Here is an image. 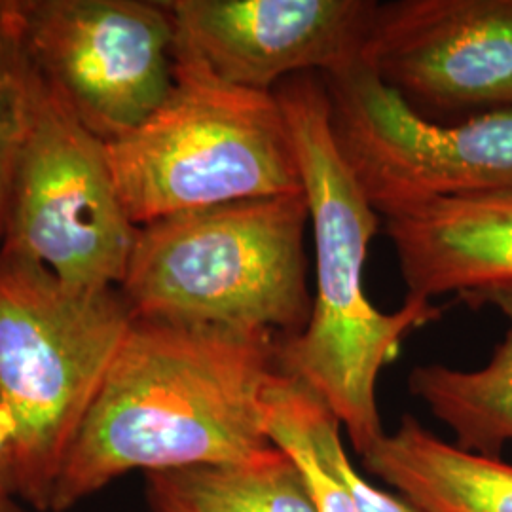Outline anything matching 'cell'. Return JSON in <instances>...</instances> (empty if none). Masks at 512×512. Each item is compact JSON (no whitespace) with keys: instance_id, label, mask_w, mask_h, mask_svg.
<instances>
[{"instance_id":"14","label":"cell","mask_w":512,"mask_h":512,"mask_svg":"<svg viewBox=\"0 0 512 512\" xmlns=\"http://www.w3.org/2000/svg\"><path fill=\"white\" fill-rule=\"evenodd\" d=\"M147 476L152 512H319L308 476L281 448L253 461Z\"/></svg>"},{"instance_id":"6","label":"cell","mask_w":512,"mask_h":512,"mask_svg":"<svg viewBox=\"0 0 512 512\" xmlns=\"http://www.w3.org/2000/svg\"><path fill=\"white\" fill-rule=\"evenodd\" d=\"M135 236L107 145L42 82L10 184L0 256L42 266L78 289H120Z\"/></svg>"},{"instance_id":"11","label":"cell","mask_w":512,"mask_h":512,"mask_svg":"<svg viewBox=\"0 0 512 512\" xmlns=\"http://www.w3.org/2000/svg\"><path fill=\"white\" fill-rule=\"evenodd\" d=\"M408 298L454 293L475 310L512 287V188L427 203L384 219Z\"/></svg>"},{"instance_id":"7","label":"cell","mask_w":512,"mask_h":512,"mask_svg":"<svg viewBox=\"0 0 512 512\" xmlns=\"http://www.w3.org/2000/svg\"><path fill=\"white\" fill-rule=\"evenodd\" d=\"M323 78L332 139L382 220L512 188V110L448 126L410 107L363 61Z\"/></svg>"},{"instance_id":"16","label":"cell","mask_w":512,"mask_h":512,"mask_svg":"<svg viewBox=\"0 0 512 512\" xmlns=\"http://www.w3.org/2000/svg\"><path fill=\"white\" fill-rule=\"evenodd\" d=\"M40 76L25 50L14 0H0V241L19 152L37 105Z\"/></svg>"},{"instance_id":"13","label":"cell","mask_w":512,"mask_h":512,"mask_svg":"<svg viewBox=\"0 0 512 512\" xmlns=\"http://www.w3.org/2000/svg\"><path fill=\"white\" fill-rule=\"evenodd\" d=\"M488 304L507 319L505 338L488 365L476 370L416 366L408 376V389L456 433L458 448L501 458L505 444L512 442V287L484 294L475 310Z\"/></svg>"},{"instance_id":"12","label":"cell","mask_w":512,"mask_h":512,"mask_svg":"<svg viewBox=\"0 0 512 512\" xmlns=\"http://www.w3.org/2000/svg\"><path fill=\"white\" fill-rule=\"evenodd\" d=\"M361 463L421 512H512L511 463L448 444L408 414Z\"/></svg>"},{"instance_id":"3","label":"cell","mask_w":512,"mask_h":512,"mask_svg":"<svg viewBox=\"0 0 512 512\" xmlns=\"http://www.w3.org/2000/svg\"><path fill=\"white\" fill-rule=\"evenodd\" d=\"M306 194L222 203L137 228L120 285L135 317L293 338L310 321Z\"/></svg>"},{"instance_id":"15","label":"cell","mask_w":512,"mask_h":512,"mask_svg":"<svg viewBox=\"0 0 512 512\" xmlns=\"http://www.w3.org/2000/svg\"><path fill=\"white\" fill-rule=\"evenodd\" d=\"M264 418L279 421L304 440L348 492L355 512H421L403 495L370 484L349 461L340 421L308 385L277 372L264 391Z\"/></svg>"},{"instance_id":"2","label":"cell","mask_w":512,"mask_h":512,"mask_svg":"<svg viewBox=\"0 0 512 512\" xmlns=\"http://www.w3.org/2000/svg\"><path fill=\"white\" fill-rule=\"evenodd\" d=\"M274 95L293 137L315 245L310 321L300 334L277 340V370L329 406L361 458L385 435L376 403L380 372L399 359L412 330L439 321L444 310L406 296L401 310L384 313L368 300V247L384 220L332 139L325 78L296 74Z\"/></svg>"},{"instance_id":"17","label":"cell","mask_w":512,"mask_h":512,"mask_svg":"<svg viewBox=\"0 0 512 512\" xmlns=\"http://www.w3.org/2000/svg\"><path fill=\"white\" fill-rule=\"evenodd\" d=\"M264 425L275 446L287 452L308 476L319 512H355L344 486L325 467V463L315 456V452L304 440L279 421L264 418Z\"/></svg>"},{"instance_id":"9","label":"cell","mask_w":512,"mask_h":512,"mask_svg":"<svg viewBox=\"0 0 512 512\" xmlns=\"http://www.w3.org/2000/svg\"><path fill=\"white\" fill-rule=\"evenodd\" d=\"M363 63L418 112L512 110V0L378 2Z\"/></svg>"},{"instance_id":"1","label":"cell","mask_w":512,"mask_h":512,"mask_svg":"<svg viewBox=\"0 0 512 512\" xmlns=\"http://www.w3.org/2000/svg\"><path fill=\"white\" fill-rule=\"evenodd\" d=\"M264 332L133 317L55 480L65 512L129 471L253 461L277 450L264 391L277 370Z\"/></svg>"},{"instance_id":"18","label":"cell","mask_w":512,"mask_h":512,"mask_svg":"<svg viewBox=\"0 0 512 512\" xmlns=\"http://www.w3.org/2000/svg\"><path fill=\"white\" fill-rule=\"evenodd\" d=\"M0 512H25L18 497L10 490V486L6 484L2 475H0Z\"/></svg>"},{"instance_id":"10","label":"cell","mask_w":512,"mask_h":512,"mask_svg":"<svg viewBox=\"0 0 512 512\" xmlns=\"http://www.w3.org/2000/svg\"><path fill=\"white\" fill-rule=\"evenodd\" d=\"M177 40L226 84L274 93L363 61L372 0H167Z\"/></svg>"},{"instance_id":"5","label":"cell","mask_w":512,"mask_h":512,"mask_svg":"<svg viewBox=\"0 0 512 512\" xmlns=\"http://www.w3.org/2000/svg\"><path fill=\"white\" fill-rule=\"evenodd\" d=\"M107 156L137 228L222 203L304 192L274 93L226 84L179 40L164 105L141 128L109 143Z\"/></svg>"},{"instance_id":"4","label":"cell","mask_w":512,"mask_h":512,"mask_svg":"<svg viewBox=\"0 0 512 512\" xmlns=\"http://www.w3.org/2000/svg\"><path fill=\"white\" fill-rule=\"evenodd\" d=\"M120 289H78L0 256V475L50 511L55 480L133 321Z\"/></svg>"},{"instance_id":"8","label":"cell","mask_w":512,"mask_h":512,"mask_svg":"<svg viewBox=\"0 0 512 512\" xmlns=\"http://www.w3.org/2000/svg\"><path fill=\"white\" fill-rule=\"evenodd\" d=\"M42 82L105 145L164 105L175 74V21L165 2L14 0Z\"/></svg>"}]
</instances>
